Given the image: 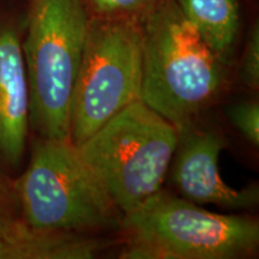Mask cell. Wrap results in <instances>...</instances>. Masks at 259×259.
Returning a JSON list of instances; mask_svg holds the SVG:
<instances>
[{"label":"cell","mask_w":259,"mask_h":259,"mask_svg":"<svg viewBox=\"0 0 259 259\" xmlns=\"http://www.w3.org/2000/svg\"><path fill=\"white\" fill-rule=\"evenodd\" d=\"M183 15L197 29L223 65L233 56L240 27L236 0H176Z\"/></svg>","instance_id":"10"},{"label":"cell","mask_w":259,"mask_h":259,"mask_svg":"<svg viewBox=\"0 0 259 259\" xmlns=\"http://www.w3.org/2000/svg\"><path fill=\"white\" fill-rule=\"evenodd\" d=\"M105 247L90 233L40 228L18 218L0 238V259H92Z\"/></svg>","instance_id":"9"},{"label":"cell","mask_w":259,"mask_h":259,"mask_svg":"<svg viewBox=\"0 0 259 259\" xmlns=\"http://www.w3.org/2000/svg\"><path fill=\"white\" fill-rule=\"evenodd\" d=\"M12 190L30 226L93 233L120 225L121 213L69 139L38 137Z\"/></svg>","instance_id":"5"},{"label":"cell","mask_w":259,"mask_h":259,"mask_svg":"<svg viewBox=\"0 0 259 259\" xmlns=\"http://www.w3.org/2000/svg\"><path fill=\"white\" fill-rule=\"evenodd\" d=\"M178 143L171 158V183L180 197L205 205L240 210L255 208L259 203L257 184L234 189L220 174V154L225 139L212 130H199L192 124L178 128Z\"/></svg>","instance_id":"7"},{"label":"cell","mask_w":259,"mask_h":259,"mask_svg":"<svg viewBox=\"0 0 259 259\" xmlns=\"http://www.w3.org/2000/svg\"><path fill=\"white\" fill-rule=\"evenodd\" d=\"M125 259H235L257 251V220L223 215L160 190L122 215Z\"/></svg>","instance_id":"2"},{"label":"cell","mask_w":259,"mask_h":259,"mask_svg":"<svg viewBox=\"0 0 259 259\" xmlns=\"http://www.w3.org/2000/svg\"><path fill=\"white\" fill-rule=\"evenodd\" d=\"M29 128L30 102L22 41L12 25L0 24V171L21 166Z\"/></svg>","instance_id":"8"},{"label":"cell","mask_w":259,"mask_h":259,"mask_svg":"<svg viewBox=\"0 0 259 259\" xmlns=\"http://www.w3.org/2000/svg\"><path fill=\"white\" fill-rule=\"evenodd\" d=\"M240 79L244 85L257 92L259 88V30L255 24L248 35L242 54Z\"/></svg>","instance_id":"13"},{"label":"cell","mask_w":259,"mask_h":259,"mask_svg":"<svg viewBox=\"0 0 259 259\" xmlns=\"http://www.w3.org/2000/svg\"><path fill=\"white\" fill-rule=\"evenodd\" d=\"M84 0H31L22 44L30 127L38 137L70 141V113L89 28Z\"/></svg>","instance_id":"3"},{"label":"cell","mask_w":259,"mask_h":259,"mask_svg":"<svg viewBox=\"0 0 259 259\" xmlns=\"http://www.w3.org/2000/svg\"><path fill=\"white\" fill-rule=\"evenodd\" d=\"M178 134L176 126L139 100L76 148L122 216L162 189Z\"/></svg>","instance_id":"4"},{"label":"cell","mask_w":259,"mask_h":259,"mask_svg":"<svg viewBox=\"0 0 259 259\" xmlns=\"http://www.w3.org/2000/svg\"><path fill=\"white\" fill-rule=\"evenodd\" d=\"M161 0H84L96 18L137 19L147 15Z\"/></svg>","instance_id":"11"},{"label":"cell","mask_w":259,"mask_h":259,"mask_svg":"<svg viewBox=\"0 0 259 259\" xmlns=\"http://www.w3.org/2000/svg\"><path fill=\"white\" fill-rule=\"evenodd\" d=\"M141 100L177 128L219 95L225 65L183 15L176 0H161L145 15Z\"/></svg>","instance_id":"1"},{"label":"cell","mask_w":259,"mask_h":259,"mask_svg":"<svg viewBox=\"0 0 259 259\" xmlns=\"http://www.w3.org/2000/svg\"><path fill=\"white\" fill-rule=\"evenodd\" d=\"M16 209L18 210V205L12 186L9 187L6 185L0 173V238L19 218L16 215Z\"/></svg>","instance_id":"14"},{"label":"cell","mask_w":259,"mask_h":259,"mask_svg":"<svg viewBox=\"0 0 259 259\" xmlns=\"http://www.w3.org/2000/svg\"><path fill=\"white\" fill-rule=\"evenodd\" d=\"M227 115L232 125L254 148L259 145V103L241 101L227 108Z\"/></svg>","instance_id":"12"},{"label":"cell","mask_w":259,"mask_h":259,"mask_svg":"<svg viewBox=\"0 0 259 259\" xmlns=\"http://www.w3.org/2000/svg\"><path fill=\"white\" fill-rule=\"evenodd\" d=\"M142 73L143 34L137 19H90L71 103L74 147L141 100Z\"/></svg>","instance_id":"6"}]
</instances>
